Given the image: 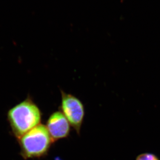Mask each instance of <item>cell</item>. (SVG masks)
I'll list each match as a JSON object with an SVG mask.
<instances>
[{
	"label": "cell",
	"mask_w": 160,
	"mask_h": 160,
	"mask_svg": "<svg viewBox=\"0 0 160 160\" xmlns=\"http://www.w3.org/2000/svg\"><path fill=\"white\" fill-rule=\"evenodd\" d=\"M7 118L11 131L18 139L41 124L42 113L31 98L28 97L10 109Z\"/></svg>",
	"instance_id": "1"
},
{
	"label": "cell",
	"mask_w": 160,
	"mask_h": 160,
	"mask_svg": "<svg viewBox=\"0 0 160 160\" xmlns=\"http://www.w3.org/2000/svg\"><path fill=\"white\" fill-rule=\"evenodd\" d=\"M20 154L25 160L47 156L54 142L46 125L40 124L18 139Z\"/></svg>",
	"instance_id": "2"
},
{
	"label": "cell",
	"mask_w": 160,
	"mask_h": 160,
	"mask_svg": "<svg viewBox=\"0 0 160 160\" xmlns=\"http://www.w3.org/2000/svg\"><path fill=\"white\" fill-rule=\"evenodd\" d=\"M62 101L60 111L66 118L71 126L78 135L81 133L85 117V109L82 102L72 94L61 90Z\"/></svg>",
	"instance_id": "3"
},
{
	"label": "cell",
	"mask_w": 160,
	"mask_h": 160,
	"mask_svg": "<svg viewBox=\"0 0 160 160\" xmlns=\"http://www.w3.org/2000/svg\"><path fill=\"white\" fill-rule=\"evenodd\" d=\"M136 160H160L154 154L150 153H143L137 156Z\"/></svg>",
	"instance_id": "5"
},
{
	"label": "cell",
	"mask_w": 160,
	"mask_h": 160,
	"mask_svg": "<svg viewBox=\"0 0 160 160\" xmlns=\"http://www.w3.org/2000/svg\"><path fill=\"white\" fill-rule=\"evenodd\" d=\"M46 127L54 142L69 136L71 125L61 111L52 113L46 122Z\"/></svg>",
	"instance_id": "4"
}]
</instances>
